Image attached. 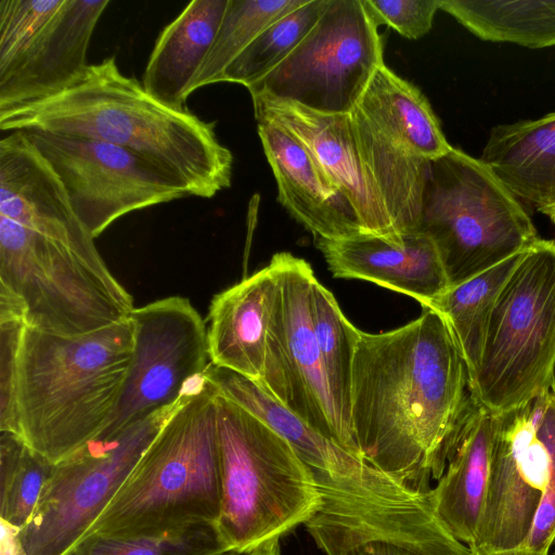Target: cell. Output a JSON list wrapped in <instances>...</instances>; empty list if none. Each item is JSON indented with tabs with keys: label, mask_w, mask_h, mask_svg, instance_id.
I'll return each instance as SVG.
<instances>
[{
	"label": "cell",
	"mask_w": 555,
	"mask_h": 555,
	"mask_svg": "<svg viewBox=\"0 0 555 555\" xmlns=\"http://www.w3.org/2000/svg\"><path fill=\"white\" fill-rule=\"evenodd\" d=\"M279 289L274 264L216 294L209 305L210 363L253 382L261 378L269 322Z\"/></svg>",
	"instance_id": "cell-23"
},
{
	"label": "cell",
	"mask_w": 555,
	"mask_h": 555,
	"mask_svg": "<svg viewBox=\"0 0 555 555\" xmlns=\"http://www.w3.org/2000/svg\"><path fill=\"white\" fill-rule=\"evenodd\" d=\"M205 376L220 396L243 406L284 438L314 473L383 494L418 493L314 430L257 383L211 363Z\"/></svg>",
	"instance_id": "cell-18"
},
{
	"label": "cell",
	"mask_w": 555,
	"mask_h": 555,
	"mask_svg": "<svg viewBox=\"0 0 555 555\" xmlns=\"http://www.w3.org/2000/svg\"><path fill=\"white\" fill-rule=\"evenodd\" d=\"M470 399L466 363L438 311L423 307L398 328L361 331L350 418L360 454L375 468L427 493L444 473Z\"/></svg>",
	"instance_id": "cell-1"
},
{
	"label": "cell",
	"mask_w": 555,
	"mask_h": 555,
	"mask_svg": "<svg viewBox=\"0 0 555 555\" xmlns=\"http://www.w3.org/2000/svg\"><path fill=\"white\" fill-rule=\"evenodd\" d=\"M191 392L54 464L30 520L20 532L26 555H62L80 540Z\"/></svg>",
	"instance_id": "cell-10"
},
{
	"label": "cell",
	"mask_w": 555,
	"mask_h": 555,
	"mask_svg": "<svg viewBox=\"0 0 555 555\" xmlns=\"http://www.w3.org/2000/svg\"><path fill=\"white\" fill-rule=\"evenodd\" d=\"M65 0H0V72L44 30Z\"/></svg>",
	"instance_id": "cell-35"
},
{
	"label": "cell",
	"mask_w": 555,
	"mask_h": 555,
	"mask_svg": "<svg viewBox=\"0 0 555 555\" xmlns=\"http://www.w3.org/2000/svg\"><path fill=\"white\" fill-rule=\"evenodd\" d=\"M439 5L482 40L531 49L555 46V0H440Z\"/></svg>",
	"instance_id": "cell-29"
},
{
	"label": "cell",
	"mask_w": 555,
	"mask_h": 555,
	"mask_svg": "<svg viewBox=\"0 0 555 555\" xmlns=\"http://www.w3.org/2000/svg\"><path fill=\"white\" fill-rule=\"evenodd\" d=\"M311 315L331 393L344 424L353 435L350 418L352 364L361 331L348 321L333 294L318 279L312 284Z\"/></svg>",
	"instance_id": "cell-30"
},
{
	"label": "cell",
	"mask_w": 555,
	"mask_h": 555,
	"mask_svg": "<svg viewBox=\"0 0 555 555\" xmlns=\"http://www.w3.org/2000/svg\"><path fill=\"white\" fill-rule=\"evenodd\" d=\"M216 397L205 376L86 534L130 537L216 526L221 502Z\"/></svg>",
	"instance_id": "cell-4"
},
{
	"label": "cell",
	"mask_w": 555,
	"mask_h": 555,
	"mask_svg": "<svg viewBox=\"0 0 555 555\" xmlns=\"http://www.w3.org/2000/svg\"><path fill=\"white\" fill-rule=\"evenodd\" d=\"M228 553L215 525L158 534L115 537L88 533L62 555H222Z\"/></svg>",
	"instance_id": "cell-34"
},
{
	"label": "cell",
	"mask_w": 555,
	"mask_h": 555,
	"mask_svg": "<svg viewBox=\"0 0 555 555\" xmlns=\"http://www.w3.org/2000/svg\"><path fill=\"white\" fill-rule=\"evenodd\" d=\"M134 345L130 317L63 336L24 324L0 336V431L56 464L111 424Z\"/></svg>",
	"instance_id": "cell-2"
},
{
	"label": "cell",
	"mask_w": 555,
	"mask_h": 555,
	"mask_svg": "<svg viewBox=\"0 0 555 555\" xmlns=\"http://www.w3.org/2000/svg\"><path fill=\"white\" fill-rule=\"evenodd\" d=\"M257 132L276 181L278 201L297 222L315 238L367 234L349 201L297 138L268 121H257Z\"/></svg>",
	"instance_id": "cell-20"
},
{
	"label": "cell",
	"mask_w": 555,
	"mask_h": 555,
	"mask_svg": "<svg viewBox=\"0 0 555 555\" xmlns=\"http://www.w3.org/2000/svg\"><path fill=\"white\" fill-rule=\"evenodd\" d=\"M0 129L128 149L175 173L196 197L211 198L231 186L233 154L219 141L216 121L155 99L120 72L115 55L89 64L61 92L0 111Z\"/></svg>",
	"instance_id": "cell-3"
},
{
	"label": "cell",
	"mask_w": 555,
	"mask_h": 555,
	"mask_svg": "<svg viewBox=\"0 0 555 555\" xmlns=\"http://www.w3.org/2000/svg\"><path fill=\"white\" fill-rule=\"evenodd\" d=\"M350 113L360 147L397 231H417L429 160L414 157L393 144L358 106Z\"/></svg>",
	"instance_id": "cell-27"
},
{
	"label": "cell",
	"mask_w": 555,
	"mask_h": 555,
	"mask_svg": "<svg viewBox=\"0 0 555 555\" xmlns=\"http://www.w3.org/2000/svg\"><path fill=\"white\" fill-rule=\"evenodd\" d=\"M0 216L57 238L93 241L66 189L24 131L0 140Z\"/></svg>",
	"instance_id": "cell-21"
},
{
	"label": "cell",
	"mask_w": 555,
	"mask_h": 555,
	"mask_svg": "<svg viewBox=\"0 0 555 555\" xmlns=\"http://www.w3.org/2000/svg\"><path fill=\"white\" fill-rule=\"evenodd\" d=\"M134 345L108 435L173 405L205 380L207 325L191 301L170 296L133 308ZM99 436V437H100Z\"/></svg>",
	"instance_id": "cell-14"
},
{
	"label": "cell",
	"mask_w": 555,
	"mask_h": 555,
	"mask_svg": "<svg viewBox=\"0 0 555 555\" xmlns=\"http://www.w3.org/2000/svg\"><path fill=\"white\" fill-rule=\"evenodd\" d=\"M0 433V519L22 530L37 507L54 464L17 435Z\"/></svg>",
	"instance_id": "cell-33"
},
{
	"label": "cell",
	"mask_w": 555,
	"mask_h": 555,
	"mask_svg": "<svg viewBox=\"0 0 555 555\" xmlns=\"http://www.w3.org/2000/svg\"><path fill=\"white\" fill-rule=\"evenodd\" d=\"M480 159L516 198L555 223V112L494 126Z\"/></svg>",
	"instance_id": "cell-24"
},
{
	"label": "cell",
	"mask_w": 555,
	"mask_h": 555,
	"mask_svg": "<svg viewBox=\"0 0 555 555\" xmlns=\"http://www.w3.org/2000/svg\"><path fill=\"white\" fill-rule=\"evenodd\" d=\"M357 106L393 144L414 157L433 160L453 149L425 95L386 64L374 73Z\"/></svg>",
	"instance_id": "cell-26"
},
{
	"label": "cell",
	"mask_w": 555,
	"mask_h": 555,
	"mask_svg": "<svg viewBox=\"0 0 555 555\" xmlns=\"http://www.w3.org/2000/svg\"><path fill=\"white\" fill-rule=\"evenodd\" d=\"M469 555H548V553L539 552L527 545H519L516 547L488 551V552H470Z\"/></svg>",
	"instance_id": "cell-39"
},
{
	"label": "cell",
	"mask_w": 555,
	"mask_h": 555,
	"mask_svg": "<svg viewBox=\"0 0 555 555\" xmlns=\"http://www.w3.org/2000/svg\"><path fill=\"white\" fill-rule=\"evenodd\" d=\"M334 278L364 280L405 294L426 306L449 288L433 241L420 231L399 237L362 234L345 240L315 238Z\"/></svg>",
	"instance_id": "cell-19"
},
{
	"label": "cell",
	"mask_w": 555,
	"mask_h": 555,
	"mask_svg": "<svg viewBox=\"0 0 555 555\" xmlns=\"http://www.w3.org/2000/svg\"><path fill=\"white\" fill-rule=\"evenodd\" d=\"M321 505L305 524L325 555H469L435 516L427 493L383 494L314 473Z\"/></svg>",
	"instance_id": "cell-12"
},
{
	"label": "cell",
	"mask_w": 555,
	"mask_h": 555,
	"mask_svg": "<svg viewBox=\"0 0 555 555\" xmlns=\"http://www.w3.org/2000/svg\"><path fill=\"white\" fill-rule=\"evenodd\" d=\"M257 121L297 138L346 196L367 234L399 237L378 184L360 147L351 113L323 114L298 104L253 96Z\"/></svg>",
	"instance_id": "cell-16"
},
{
	"label": "cell",
	"mask_w": 555,
	"mask_h": 555,
	"mask_svg": "<svg viewBox=\"0 0 555 555\" xmlns=\"http://www.w3.org/2000/svg\"><path fill=\"white\" fill-rule=\"evenodd\" d=\"M1 524V555H26L21 540V529L0 519Z\"/></svg>",
	"instance_id": "cell-38"
},
{
	"label": "cell",
	"mask_w": 555,
	"mask_h": 555,
	"mask_svg": "<svg viewBox=\"0 0 555 555\" xmlns=\"http://www.w3.org/2000/svg\"><path fill=\"white\" fill-rule=\"evenodd\" d=\"M109 0H65L30 46L0 72V111L66 89L89 65L88 49Z\"/></svg>",
	"instance_id": "cell-17"
},
{
	"label": "cell",
	"mask_w": 555,
	"mask_h": 555,
	"mask_svg": "<svg viewBox=\"0 0 555 555\" xmlns=\"http://www.w3.org/2000/svg\"><path fill=\"white\" fill-rule=\"evenodd\" d=\"M24 132L63 182L76 215L94 240L129 212L193 196L175 173L128 149Z\"/></svg>",
	"instance_id": "cell-13"
},
{
	"label": "cell",
	"mask_w": 555,
	"mask_h": 555,
	"mask_svg": "<svg viewBox=\"0 0 555 555\" xmlns=\"http://www.w3.org/2000/svg\"><path fill=\"white\" fill-rule=\"evenodd\" d=\"M440 0H362L378 27L386 25L409 39L425 36L433 26Z\"/></svg>",
	"instance_id": "cell-36"
},
{
	"label": "cell",
	"mask_w": 555,
	"mask_h": 555,
	"mask_svg": "<svg viewBox=\"0 0 555 555\" xmlns=\"http://www.w3.org/2000/svg\"><path fill=\"white\" fill-rule=\"evenodd\" d=\"M222 555H245V554H237V553H233V552H228V553H224Z\"/></svg>",
	"instance_id": "cell-42"
},
{
	"label": "cell",
	"mask_w": 555,
	"mask_h": 555,
	"mask_svg": "<svg viewBox=\"0 0 555 555\" xmlns=\"http://www.w3.org/2000/svg\"><path fill=\"white\" fill-rule=\"evenodd\" d=\"M554 555H555V552H554Z\"/></svg>",
	"instance_id": "cell-43"
},
{
	"label": "cell",
	"mask_w": 555,
	"mask_h": 555,
	"mask_svg": "<svg viewBox=\"0 0 555 555\" xmlns=\"http://www.w3.org/2000/svg\"><path fill=\"white\" fill-rule=\"evenodd\" d=\"M545 436L548 451L546 482L530 533L524 545L548 553L555 542V401L548 413Z\"/></svg>",
	"instance_id": "cell-37"
},
{
	"label": "cell",
	"mask_w": 555,
	"mask_h": 555,
	"mask_svg": "<svg viewBox=\"0 0 555 555\" xmlns=\"http://www.w3.org/2000/svg\"><path fill=\"white\" fill-rule=\"evenodd\" d=\"M554 364L555 242L539 237L498 297L470 392L503 413L548 389Z\"/></svg>",
	"instance_id": "cell-8"
},
{
	"label": "cell",
	"mask_w": 555,
	"mask_h": 555,
	"mask_svg": "<svg viewBox=\"0 0 555 555\" xmlns=\"http://www.w3.org/2000/svg\"><path fill=\"white\" fill-rule=\"evenodd\" d=\"M522 251L455 285L426 306L448 322L466 363L469 382L482 354L489 321L498 297Z\"/></svg>",
	"instance_id": "cell-28"
},
{
	"label": "cell",
	"mask_w": 555,
	"mask_h": 555,
	"mask_svg": "<svg viewBox=\"0 0 555 555\" xmlns=\"http://www.w3.org/2000/svg\"><path fill=\"white\" fill-rule=\"evenodd\" d=\"M308 0H229L219 29L188 91L221 82L228 66L269 25Z\"/></svg>",
	"instance_id": "cell-31"
},
{
	"label": "cell",
	"mask_w": 555,
	"mask_h": 555,
	"mask_svg": "<svg viewBox=\"0 0 555 555\" xmlns=\"http://www.w3.org/2000/svg\"><path fill=\"white\" fill-rule=\"evenodd\" d=\"M133 308L94 241L53 237L0 216V313L78 336L127 319Z\"/></svg>",
	"instance_id": "cell-6"
},
{
	"label": "cell",
	"mask_w": 555,
	"mask_h": 555,
	"mask_svg": "<svg viewBox=\"0 0 555 555\" xmlns=\"http://www.w3.org/2000/svg\"><path fill=\"white\" fill-rule=\"evenodd\" d=\"M229 0H193L159 34L142 85L160 102L186 109L188 88L209 51Z\"/></svg>",
	"instance_id": "cell-25"
},
{
	"label": "cell",
	"mask_w": 555,
	"mask_h": 555,
	"mask_svg": "<svg viewBox=\"0 0 555 555\" xmlns=\"http://www.w3.org/2000/svg\"><path fill=\"white\" fill-rule=\"evenodd\" d=\"M221 502L228 552L247 554L306 524L321 505L314 472L270 426L217 392Z\"/></svg>",
	"instance_id": "cell-5"
},
{
	"label": "cell",
	"mask_w": 555,
	"mask_h": 555,
	"mask_svg": "<svg viewBox=\"0 0 555 555\" xmlns=\"http://www.w3.org/2000/svg\"><path fill=\"white\" fill-rule=\"evenodd\" d=\"M551 390L555 397V364L553 366L552 376H551Z\"/></svg>",
	"instance_id": "cell-41"
},
{
	"label": "cell",
	"mask_w": 555,
	"mask_h": 555,
	"mask_svg": "<svg viewBox=\"0 0 555 555\" xmlns=\"http://www.w3.org/2000/svg\"><path fill=\"white\" fill-rule=\"evenodd\" d=\"M551 388L494 414L488 491L470 552L524 545L539 507L548 466L546 423Z\"/></svg>",
	"instance_id": "cell-15"
},
{
	"label": "cell",
	"mask_w": 555,
	"mask_h": 555,
	"mask_svg": "<svg viewBox=\"0 0 555 555\" xmlns=\"http://www.w3.org/2000/svg\"><path fill=\"white\" fill-rule=\"evenodd\" d=\"M417 231L433 241L449 287L539 238L529 215L492 170L455 147L428 162Z\"/></svg>",
	"instance_id": "cell-7"
},
{
	"label": "cell",
	"mask_w": 555,
	"mask_h": 555,
	"mask_svg": "<svg viewBox=\"0 0 555 555\" xmlns=\"http://www.w3.org/2000/svg\"><path fill=\"white\" fill-rule=\"evenodd\" d=\"M330 0H308L262 30L228 66L221 82L246 89L273 70L312 29Z\"/></svg>",
	"instance_id": "cell-32"
},
{
	"label": "cell",
	"mask_w": 555,
	"mask_h": 555,
	"mask_svg": "<svg viewBox=\"0 0 555 555\" xmlns=\"http://www.w3.org/2000/svg\"><path fill=\"white\" fill-rule=\"evenodd\" d=\"M494 414L472 395L443 475L427 498L442 527L469 546L481 520L490 475Z\"/></svg>",
	"instance_id": "cell-22"
},
{
	"label": "cell",
	"mask_w": 555,
	"mask_h": 555,
	"mask_svg": "<svg viewBox=\"0 0 555 555\" xmlns=\"http://www.w3.org/2000/svg\"><path fill=\"white\" fill-rule=\"evenodd\" d=\"M362 0H330L319 21L273 70L247 88L250 96L347 114L385 64L383 38Z\"/></svg>",
	"instance_id": "cell-9"
},
{
	"label": "cell",
	"mask_w": 555,
	"mask_h": 555,
	"mask_svg": "<svg viewBox=\"0 0 555 555\" xmlns=\"http://www.w3.org/2000/svg\"><path fill=\"white\" fill-rule=\"evenodd\" d=\"M270 261L278 272L279 289L262 375L255 383L314 430L363 459L336 409L323 370L311 315L313 270L287 251L274 254Z\"/></svg>",
	"instance_id": "cell-11"
},
{
	"label": "cell",
	"mask_w": 555,
	"mask_h": 555,
	"mask_svg": "<svg viewBox=\"0 0 555 555\" xmlns=\"http://www.w3.org/2000/svg\"><path fill=\"white\" fill-rule=\"evenodd\" d=\"M245 555H281L280 540H272Z\"/></svg>",
	"instance_id": "cell-40"
}]
</instances>
